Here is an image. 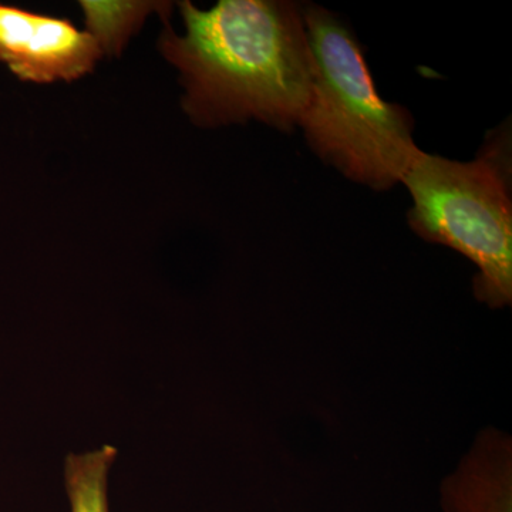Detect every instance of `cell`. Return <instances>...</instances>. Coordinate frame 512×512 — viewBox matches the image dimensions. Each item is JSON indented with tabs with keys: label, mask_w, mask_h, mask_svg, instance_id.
Returning <instances> with one entry per match:
<instances>
[{
	"label": "cell",
	"mask_w": 512,
	"mask_h": 512,
	"mask_svg": "<svg viewBox=\"0 0 512 512\" xmlns=\"http://www.w3.org/2000/svg\"><path fill=\"white\" fill-rule=\"evenodd\" d=\"M312 89L298 126L313 150L350 180L375 190L402 183L419 156L413 121L376 92L355 37L319 6L303 10Z\"/></svg>",
	"instance_id": "2"
},
{
	"label": "cell",
	"mask_w": 512,
	"mask_h": 512,
	"mask_svg": "<svg viewBox=\"0 0 512 512\" xmlns=\"http://www.w3.org/2000/svg\"><path fill=\"white\" fill-rule=\"evenodd\" d=\"M180 9L185 35L167 25L160 45L183 76L184 110L195 123L298 126L312 89L301 10L271 0H221L210 10L181 2Z\"/></svg>",
	"instance_id": "1"
},
{
	"label": "cell",
	"mask_w": 512,
	"mask_h": 512,
	"mask_svg": "<svg viewBox=\"0 0 512 512\" xmlns=\"http://www.w3.org/2000/svg\"><path fill=\"white\" fill-rule=\"evenodd\" d=\"M451 512H511L510 490L495 487L491 490L458 491L448 495Z\"/></svg>",
	"instance_id": "7"
},
{
	"label": "cell",
	"mask_w": 512,
	"mask_h": 512,
	"mask_svg": "<svg viewBox=\"0 0 512 512\" xmlns=\"http://www.w3.org/2000/svg\"><path fill=\"white\" fill-rule=\"evenodd\" d=\"M86 20V32L96 40L103 55H120L128 39L140 30L154 10L163 12V2H80Z\"/></svg>",
	"instance_id": "5"
},
{
	"label": "cell",
	"mask_w": 512,
	"mask_h": 512,
	"mask_svg": "<svg viewBox=\"0 0 512 512\" xmlns=\"http://www.w3.org/2000/svg\"><path fill=\"white\" fill-rule=\"evenodd\" d=\"M101 56L96 40L70 20L0 3V63L23 82H72Z\"/></svg>",
	"instance_id": "4"
},
{
	"label": "cell",
	"mask_w": 512,
	"mask_h": 512,
	"mask_svg": "<svg viewBox=\"0 0 512 512\" xmlns=\"http://www.w3.org/2000/svg\"><path fill=\"white\" fill-rule=\"evenodd\" d=\"M510 177V138L503 133L470 163L420 151L402 180L413 198L414 231L473 261L477 296L493 308L512 298Z\"/></svg>",
	"instance_id": "3"
},
{
	"label": "cell",
	"mask_w": 512,
	"mask_h": 512,
	"mask_svg": "<svg viewBox=\"0 0 512 512\" xmlns=\"http://www.w3.org/2000/svg\"><path fill=\"white\" fill-rule=\"evenodd\" d=\"M117 457L113 446L70 454L64 464V483L70 512H110L107 480Z\"/></svg>",
	"instance_id": "6"
}]
</instances>
